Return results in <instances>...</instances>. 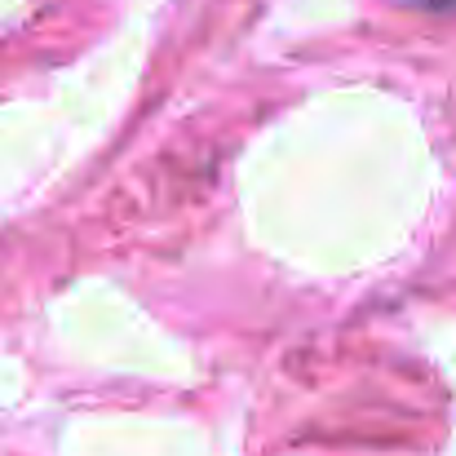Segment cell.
Returning <instances> with one entry per match:
<instances>
[{
	"label": "cell",
	"instance_id": "6da1fadb",
	"mask_svg": "<svg viewBox=\"0 0 456 456\" xmlns=\"http://www.w3.org/2000/svg\"><path fill=\"white\" fill-rule=\"evenodd\" d=\"M435 9H456V0H430Z\"/></svg>",
	"mask_w": 456,
	"mask_h": 456
}]
</instances>
